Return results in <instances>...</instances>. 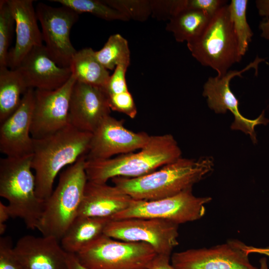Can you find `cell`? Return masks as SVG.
Masks as SVG:
<instances>
[{
	"label": "cell",
	"instance_id": "cell-26",
	"mask_svg": "<svg viewBox=\"0 0 269 269\" xmlns=\"http://www.w3.org/2000/svg\"><path fill=\"white\" fill-rule=\"evenodd\" d=\"M248 0H232L228 4L230 17L242 57L248 49L253 32L247 20Z\"/></svg>",
	"mask_w": 269,
	"mask_h": 269
},
{
	"label": "cell",
	"instance_id": "cell-14",
	"mask_svg": "<svg viewBox=\"0 0 269 269\" xmlns=\"http://www.w3.org/2000/svg\"><path fill=\"white\" fill-rule=\"evenodd\" d=\"M150 135L134 132L125 127L124 121L110 115L105 118L92 133L86 160L96 161L112 158L142 148Z\"/></svg>",
	"mask_w": 269,
	"mask_h": 269
},
{
	"label": "cell",
	"instance_id": "cell-1",
	"mask_svg": "<svg viewBox=\"0 0 269 269\" xmlns=\"http://www.w3.org/2000/svg\"><path fill=\"white\" fill-rule=\"evenodd\" d=\"M210 157L198 159L180 157L146 175L135 178L117 177L114 185L131 196L141 200H155L192 189L213 170Z\"/></svg>",
	"mask_w": 269,
	"mask_h": 269
},
{
	"label": "cell",
	"instance_id": "cell-4",
	"mask_svg": "<svg viewBox=\"0 0 269 269\" xmlns=\"http://www.w3.org/2000/svg\"><path fill=\"white\" fill-rule=\"evenodd\" d=\"M86 161L84 155L64 170L56 188L44 200L36 228L42 236L60 241L77 217L88 181Z\"/></svg>",
	"mask_w": 269,
	"mask_h": 269
},
{
	"label": "cell",
	"instance_id": "cell-31",
	"mask_svg": "<svg viewBox=\"0 0 269 269\" xmlns=\"http://www.w3.org/2000/svg\"><path fill=\"white\" fill-rule=\"evenodd\" d=\"M107 97L111 110L124 114L131 119L135 117L137 108L133 97L129 91L107 95Z\"/></svg>",
	"mask_w": 269,
	"mask_h": 269
},
{
	"label": "cell",
	"instance_id": "cell-33",
	"mask_svg": "<svg viewBox=\"0 0 269 269\" xmlns=\"http://www.w3.org/2000/svg\"><path fill=\"white\" fill-rule=\"evenodd\" d=\"M129 65L128 64H120L116 66L104 89L107 95L120 94L129 91L126 74Z\"/></svg>",
	"mask_w": 269,
	"mask_h": 269
},
{
	"label": "cell",
	"instance_id": "cell-30",
	"mask_svg": "<svg viewBox=\"0 0 269 269\" xmlns=\"http://www.w3.org/2000/svg\"><path fill=\"white\" fill-rule=\"evenodd\" d=\"M151 16L159 20H169L186 7V0H150Z\"/></svg>",
	"mask_w": 269,
	"mask_h": 269
},
{
	"label": "cell",
	"instance_id": "cell-41",
	"mask_svg": "<svg viewBox=\"0 0 269 269\" xmlns=\"http://www.w3.org/2000/svg\"><path fill=\"white\" fill-rule=\"evenodd\" d=\"M260 267L259 269H269L268 265L267 259L264 257L260 260Z\"/></svg>",
	"mask_w": 269,
	"mask_h": 269
},
{
	"label": "cell",
	"instance_id": "cell-16",
	"mask_svg": "<svg viewBox=\"0 0 269 269\" xmlns=\"http://www.w3.org/2000/svg\"><path fill=\"white\" fill-rule=\"evenodd\" d=\"M111 111L103 89L76 82L70 102V125L80 131L93 133L110 115Z\"/></svg>",
	"mask_w": 269,
	"mask_h": 269
},
{
	"label": "cell",
	"instance_id": "cell-38",
	"mask_svg": "<svg viewBox=\"0 0 269 269\" xmlns=\"http://www.w3.org/2000/svg\"><path fill=\"white\" fill-rule=\"evenodd\" d=\"M243 248L248 255L252 253H258L265 255L269 257V247L266 248H257L244 244Z\"/></svg>",
	"mask_w": 269,
	"mask_h": 269
},
{
	"label": "cell",
	"instance_id": "cell-36",
	"mask_svg": "<svg viewBox=\"0 0 269 269\" xmlns=\"http://www.w3.org/2000/svg\"><path fill=\"white\" fill-rule=\"evenodd\" d=\"M11 217L10 213L7 205L0 201V234L2 235L5 232L6 225L5 222Z\"/></svg>",
	"mask_w": 269,
	"mask_h": 269
},
{
	"label": "cell",
	"instance_id": "cell-39",
	"mask_svg": "<svg viewBox=\"0 0 269 269\" xmlns=\"http://www.w3.org/2000/svg\"><path fill=\"white\" fill-rule=\"evenodd\" d=\"M67 264L68 269H89L79 263L74 254L68 253Z\"/></svg>",
	"mask_w": 269,
	"mask_h": 269
},
{
	"label": "cell",
	"instance_id": "cell-9",
	"mask_svg": "<svg viewBox=\"0 0 269 269\" xmlns=\"http://www.w3.org/2000/svg\"><path fill=\"white\" fill-rule=\"evenodd\" d=\"M178 226L169 221L155 218L112 220L104 234L116 240L148 244L157 254L170 256L179 244Z\"/></svg>",
	"mask_w": 269,
	"mask_h": 269
},
{
	"label": "cell",
	"instance_id": "cell-15",
	"mask_svg": "<svg viewBox=\"0 0 269 269\" xmlns=\"http://www.w3.org/2000/svg\"><path fill=\"white\" fill-rule=\"evenodd\" d=\"M34 103V89L23 94L18 109L0 127V151L8 157L32 154L30 130Z\"/></svg>",
	"mask_w": 269,
	"mask_h": 269
},
{
	"label": "cell",
	"instance_id": "cell-20",
	"mask_svg": "<svg viewBox=\"0 0 269 269\" xmlns=\"http://www.w3.org/2000/svg\"><path fill=\"white\" fill-rule=\"evenodd\" d=\"M133 198L116 186L87 181L77 217L110 218L126 209Z\"/></svg>",
	"mask_w": 269,
	"mask_h": 269
},
{
	"label": "cell",
	"instance_id": "cell-28",
	"mask_svg": "<svg viewBox=\"0 0 269 269\" xmlns=\"http://www.w3.org/2000/svg\"><path fill=\"white\" fill-rule=\"evenodd\" d=\"M14 18L6 0L0 1V69L8 68V47Z\"/></svg>",
	"mask_w": 269,
	"mask_h": 269
},
{
	"label": "cell",
	"instance_id": "cell-37",
	"mask_svg": "<svg viewBox=\"0 0 269 269\" xmlns=\"http://www.w3.org/2000/svg\"><path fill=\"white\" fill-rule=\"evenodd\" d=\"M256 7L259 14L266 18L269 17V0H257L256 1Z\"/></svg>",
	"mask_w": 269,
	"mask_h": 269
},
{
	"label": "cell",
	"instance_id": "cell-25",
	"mask_svg": "<svg viewBox=\"0 0 269 269\" xmlns=\"http://www.w3.org/2000/svg\"><path fill=\"white\" fill-rule=\"evenodd\" d=\"M95 55L107 70H113L120 64H130V50L127 40L120 34L111 35Z\"/></svg>",
	"mask_w": 269,
	"mask_h": 269
},
{
	"label": "cell",
	"instance_id": "cell-32",
	"mask_svg": "<svg viewBox=\"0 0 269 269\" xmlns=\"http://www.w3.org/2000/svg\"><path fill=\"white\" fill-rule=\"evenodd\" d=\"M0 269H23L9 236L0 239Z\"/></svg>",
	"mask_w": 269,
	"mask_h": 269
},
{
	"label": "cell",
	"instance_id": "cell-8",
	"mask_svg": "<svg viewBox=\"0 0 269 269\" xmlns=\"http://www.w3.org/2000/svg\"><path fill=\"white\" fill-rule=\"evenodd\" d=\"M210 197H197L192 189L177 195L155 200L133 199L129 206L112 217V220L132 218L163 219L176 224L198 220L206 212Z\"/></svg>",
	"mask_w": 269,
	"mask_h": 269
},
{
	"label": "cell",
	"instance_id": "cell-34",
	"mask_svg": "<svg viewBox=\"0 0 269 269\" xmlns=\"http://www.w3.org/2000/svg\"><path fill=\"white\" fill-rule=\"evenodd\" d=\"M226 0H186V7L205 12L210 16L227 4Z\"/></svg>",
	"mask_w": 269,
	"mask_h": 269
},
{
	"label": "cell",
	"instance_id": "cell-10",
	"mask_svg": "<svg viewBox=\"0 0 269 269\" xmlns=\"http://www.w3.org/2000/svg\"><path fill=\"white\" fill-rule=\"evenodd\" d=\"M35 10L49 55L59 66L69 68L77 51L71 42L70 31L79 13L63 5L53 7L43 2L37 4Z\"/></svg>",
	"mask_w": 269,
	"mask_h": 269
},
{
	"label": "cell",
	"instance_id": "cell-3",
	"mask_svg": "<svg viewBox=\"0 0 269 269\" xmlns=\"http://www.w3.org/2000/svg\"><path fill=\"white\" fill-rule=\"evenodd\" d=\"M181 150L170 134L151 135L147 143L136 152L107 159L86 161L88 181L107 183L117 177L135 178L150 173L181 157Z\"/></svg>",
	"mask_w": 269,
	"mask_h": 269
},
{
	"label": "cell",
	"instance_id": "cell-19",
	"mask_svg": "<svg viewBox=\"0 0 269 269\" xmlns=\"http://www.w3.org/2000/svg\"><path fill=\"white\" fill-rule=\"evenodd\" d=\"M15 24L16 41L9 51L8 67L16 69L34 47L43 45L32 0H6Z\"/></svg>",
	"mask_w": 269,
	"mask_h": 269
},
{
	"label": "cell",
	"instance_id": "cell-18",
	"mask_svg": "<svg viewBox=\"0 0 269 269\" xmlns=\"http://www.w3.org/2000/svg\"><path fill=\"white\" fill-rule=\"evenodd\" d=\"M60 241L51 236L27 235L14 247L23 269H68V253Z\"/></svg>",
	"mask_w": 269,
	"mask_h": 269
},
{
	"label": "cell",
	"instance_id": "cell-11",
	"mask_svg": "<svg viewBox=\"0 0 269 269\" xmlns=\"http://www.w3.org/2000/svg\"><path fill=\"white\" fill-rule=\"evenodd\" d=\"M264 59L257 57L241 70H229L223 76L210 77L204 85L202 95L207 98L209 108L216 114H225L230 111L234 117V121L231 126L233 130H240L249 134L254 143L257 138L255 128L260 124L266 125L269 120L265 117L264 111L255 119H250L244 117L240 112L239 102L232 92L230 83L236 76L242 78V74L251 68L257 71L258 66Z\"/></svg>",
	"mask_w": 269,
	"mask_h": 269
},
{
	"label": "cell",
	"instance_id": "cell-35",
	"mask_svg": "<svg viewBox=\"0 0 269 269\" xmlns=\"http://www.w3.org/2000/svg\"><path fill=\"white\" fill-rule=\"evenodd\" d=\"M170 256L157 254L148 265L147 269H176L170 264Z\"/></svg>",
	"mask_w": 269,
	"mask_h": 269
},
{
	"label": "cell",
	"instance_id": "cell-21",
	"mask_svg": "<svg viewBox=\"0 0 269 269\" xmlns=\"http://www.w3.org/2000/svg\"><path fill=\"white\" fill-rule=\"evenodd\" d=\"M110 218L77 217L60 240L64 251L76 254L104 234Z\"/></svg>",
	"mask_w": 269,
	"mask_h": 269
},
{
	"label": "cell",
	"instance_id": "cell-29",
	"mask_svg": "<svg viewBox=\"0 0 269 269\" xmlns=\"http://www.w3.org/2000/svg\"><path fill=\"white\" fill-rule=\"evenodd\" d=\"M129 20L143 22L151 16L150 0H102Z\"/></svg>",
	"mask_w": 269,
	"mask_h": 269
},
{
	"label": "cell",
	"instance_id": "cell-24",
	"mask_svg": "<svg viewBox=\"0 0 269 269\" xmlns=\"http://www.w3.org/2000/svg\"><path fill=\"white\" fill-rule=\"evenodd\" d=\"M211 16L202 11L186 8L167 22L166 30L171 32L178 42H189L203 31Z\"/></svg>",
	"mask_w": 269,
	"mask_h": 269
},
{
	"label": "cell",
	"instance_id": "cell-27",
	"mask_svg": "<svg viewBox=\"0 0 269 269\" xmlns=\"http://www.w3.org/2000/svg\"><path fill=\"white\" fill-rule=\"evenodd\" d=\"M68 7L78 13L86 12L103 19L127 21L129 19L117 9L110 6L102 0H52Z\"/></svg>",
	"mask_w": 269,
	"mask_h": 269
},
{
	"label": "cell",
	"instance_id": "cell-6",
	"mask_svg": "<svg viewBox=\"0 0 269 269\" xmlns=\"http://www.w3.org/2000/svg\"><path fill=\"white\" fill-rule=\"evenodd\" d=\"M192 56L202 65L209 67L221 77L239 62L238 43L230 17L228 4L211 16L201 33L187 43Z\"/></svg>",
	"mask_w": 269,
	"mask_h": 269
},
{
	"label": "cell",
	"instance_id": "cell-12",
	"mask_svg": "<svg viewBox=\"0 0 269 269\" xmlns=\"http://www.w3.org/2000/svg\"><path fill=\"white\" fill-rule=\"evenodd\" d=\"M76 82L72 75L54 90L34 89V103L30 134L38 139L55 133L69 125L70 102Z\"/></svg>",
	"mask_w": 269,
	"mask_h": 269
},
{
	"label": "cell",
	"instance_id": "cell-40",
	"mask_svg": "<svg viewBox=\"0 0 269 269\" xmlns=\"http://www.w3.org/2000/svg\"><path fill=\"white\" fill-rule=\"evenodd\" d=\"M259 28L261 31V36L269 40V19L266 18L261 21L259 24Z\"/></svg>",
	"mask_w": 269,
	"mask_h": 269
},
{
	"label": "cell",
	"instance_id": "cell-23",
	"mask_svg": "<svg viewBox=\"0 0 269 269\" xmlns=\"http://www.w3.org/2000/svg\"><path fill=\"white\" fill-rule=\"evenodd\" d=\"M27 89L16 69H0V124L18 109Z\"/></svg>",
	"mask_w": 269,
	"mask_h": 269
},
{
	"label": "cell",
	"instance_id": "cell-2",
	"mask_svg": "<svg viewBox=\"0 0 269 269\" xmlns=\"http://www.w3.org/2000/svg\"><path fill=\"white\" fill-rule=\"evenodd\" d=\"M92 135L69 125L50 135L33 138L31 167L39 199L45 200L52 194L56 177L64 167L86 155Z\"/></svg>",
	"mask_w": 269,
	"mask_h": 269
},
{
	"label": "cell",
	"instance_id": "cell-17",
	"mask_svg": "<svg viewBox=\"0 0 269 269\" xmlns=\"http://www.w3.org/2000/svg\"><path fill=\"white\" fill-rule=\"evenodd\" d=\"M16 69L28 89L56 90L72 76L70 68L59 66L43 44L33 47Z\"/></svg>",
	"mask_w": 269,
	"mask_h": 269
},
{
	"label": "cell",
	"instance_id": "cell-7",
	"mask_svg": "<svg viewBox=\"0 0 269 269\" xmlns=\"http://www.w3.org/2000/svg\"><path fill=\"white\" fill-rule=\"evenodd\" d=\"M74 255L89 269H147L157 254L148 244L119 241L103 234Z\"/></svg>",
	"mask_w": 269,
	"mask_h": 269
},
{
	"label": "cell",
	"instance_id": "cell-5",
	"mask_svg": "<svg viewBox=\"0 0 269 269\" xmlns=\"http://www.w3.org/2000/svg\"><path fill=\"white\" fill-rule=\"evenodd\" d=\"M32 154L0 159V196L8 201L11 217L22 219L26 227L36 229L44 200L36 193L31 167Z\"/></svg>",
	"mask_w": 269,
	"mask_h": 269
},
{
	"label": "cell",
	"instance_id": "cell-22",
	"mask_svg": "<svg viewBox=\"0 0 269 269\" xmlns=\"http://www.w3.org/2000/svg\"><path fill=\"white\" fill-rule=\"evenodd\" d=\"M69 68L77 82L105 89L110 75L98 60L95 51L85 48L77 51Z\"/></svg>",
	"mask_w": 269,
	"mask_h": 269
},
{
	"label": "cell",
	"instance_id": "cell-13",
	"mask_svg": "<svg viewBox=\"0 0 269 269\" xmlns=\"http://www.w3.org/2000/svg\"><path fill=\"white\" fill-rule=\"evenodd\" d=\"M244 243L237 240L209 248L192 249L172 254L176 269H258L243 250Z\"/></svg>",
	"mask_w": 269,
	"mask_h": 269
}]
</instances>
